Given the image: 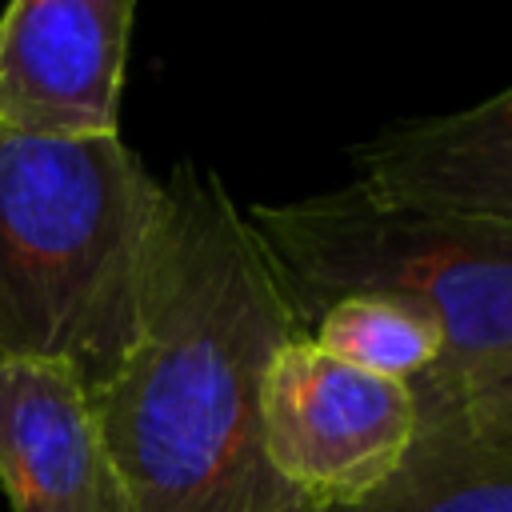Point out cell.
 Masks as SVG:
<instances>
[{
    "mask_svg": "<svg viewBox=\"0 0 512 512\" xmlns=\"http://www.w3.org/2000/svg\"><path fill=\"white\" fill-rule=\"evenodd\" d=\"M352 160L388 204L512 228V84L456 112L392 120Z\"/></svg>",
    "mask_w": 512,
    "mask_h": 512,
    "instance_id": "obj_7",
    "label": "cell"
},
{
    "mask_svg": "<svg viewBox=\"0 0 512 512\" xmlns=\"http://www.w3.org/2000/svg\"><path fill=\"white\" fill-rule=\"evenodd\" d=\"M348 512H512V452H480L448 420L420 416L400 472Z\"/></svg>",
    "mask_w": 512,
    "mask_h": 512,
    "instance_id": "obj_8",
    "label": "cell"
},
{
    "mask_svg": "<svg viewBox=\"0 0 512 512\" xmlns=\"http://www.w3.org/2000/svg\"><path fill=\"white\" fill-rule=\"evenodd\" d=\"M312 344L368 376L416 384L444 356L436 320L392 296H340L308 328Z\"/></svg>",
    "mask_w": 512,
    "mask_h": 512,
    "instance_id": "obj_9",
    "label": "cell"
},
{
    "mask_svg": "<svg viewBox=\"0 0 512 512\" xmlns=\"http://www.w3.org/2000/svg\"><path fill=\"white\" fill-rule=\"evenodd\" d=\"M132 0H16L0 16V128L36 140L120 136Z\"/></svg>",
    "mask_w": 512,
    "mask_h": 512,
    "instance_id": "obj_5",
    "label": "cell"
},
{
    "mask_svg": "<svg viewBox=\"0 0 512 512\" xmlns=\"http://www.w3.org/2000/svg\"><path fill=\"white\" fill-rule=\"evenodd\" d=\"M164 180L120 140L0 128V356L64 360L100 392L140 328Z\"/></svg>",
    "mask_w": 512,
    "mask_h": 512,
    "instance_id": "obj_2",
    "label": "cell"
},
{
    "mask_svg": "<svg viewBox=\"0 0 512 512\" xmlns=\"http://www.w3.org/2000/svg\"><path fill=\"white\" fill-rule=\"evenodd\" d=\"M416 428L412 384L340 364L308 332L284 340L264 368L260 440L268 468L320 512L372 500L400 472Z\"/></svg>",
    "mask_w": 512,
    "mask_h": 512,
    "instance_id": "obj_4",
    "label": "cell"
},
{
    "mask_svg": "<svg viewBox=\"0 0 512 512\" xmlns=\"http://www.w3.org/2000/svg\"><path fill=\"white\" fill-rule=\"evenodd\" d=\"M0 488L12 512H128L72 364L0 356Z\"/></svg>",
    "mask_w": 512,
    "mask_h": 512,
    "instance_id": "obj_6",
    "label": "cell"
},
{
    "mask_svg": "<svg viewBox=\"0 0 512 512\" xmlns=\"http://www.w3.org/2000/svg\"><path fill=\"white\" fill-rule=\"evenodd\" d=\"M312 512H320V508H312Z\"/></svg>",
    "mask_w": 512,
    "mask_h": 512,
    "instance_id": "obj_11",
    "label": "cell"
},
{
    "mask_svg": "<svg viewBox=\"0 0 512 512\" xmlns=\"http://www.w3.org/2000/svg\"><path fill=\"white\" fill-rule=\"evenodd\" d=\"M244 216L304 332L340 296H392L436 320L444 356L412 384L416 400L512 376V228L400 208L360 180Z\"/></svg>",
    "mask_w": 512,
    "mask_h": 512,
    "instance_id": "obj_3",
    "label": "cell"
},
{
    "mask_svg": "<svg viewBox=\"0 0 512 512\" xmlns=\"http://www.w3.org/2000/svg\"><path fill=\"white\" fill-rule=\"evenodd\" d=\"M420 416L448 420L480 452H512V376L492 380L460 400H416Z\"/></svg>",
    "mask_w": 512,
    "mask_h": 512,
    "instance_id": "obj_10",
    "label": "cell"
},
{
    "mask_svg": "<svg viewBox=\"0 0 512 512\" xmlns=\"http://www.w3.org/2000/svg\"><path fill=\"white\" fill-rule=\"evenodd\" d=\"M300 332L224 180L176 160L136 340L92 392L128 512H312L276 480L260 440L264 368Z\"/></svg>",
    "mask_w": 512,
    "mask_h": 512,
    "instance_id": "obj_1",
    "label": "cell"
}]
</instances>
